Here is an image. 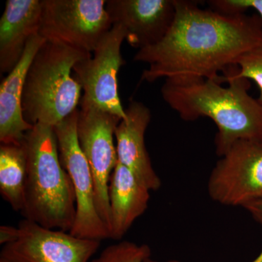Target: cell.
Here are the masks:
<instances>
[{
  "label": "cell",
  "instance_id": "obj_1",
  "mask_svg": "<svg viewBox=\"0 0 262 262\" xmlns=\"http://www.w3.org/2000/svg\"><path fill=\"white\" fill-rule=\"evenodd\" d=\"M175 19L165 37L134 56V61L149 64L141 81L208 79L223 84L220 73L262 41L258 14L203 9L187 0H175Z\"/></svg>",
  "mask_w": 262,
  "mask_h": 262
},
{
  "label": "cell",
  "instance_id": "obj_2",
  "mask_svg": "<svg viewBox=\"0 0 262 262\" xmlns=\"http://www.w3.org/2000/svg\"><path fill=\"white\" fill-rule=\"evenodd\" d=\"M224 87L208 79L165 80L161 88L164 101L184 121L200 117L211 119L216 125L215 151L222 157L234 143L262 142V106L249 94V80L236 75V66L222 74Z\"/></svg>",
  "mask_w": 262,
  "mask_h": 262
},
{
  "label": "cell",
  "instance_id": "obj_3",
  "mask_svg": "<svg viewBox=\"0 0 262 262\" xmlns=\"http://www.w3.org/2000/svg\"><path fill=\"white\" fill-rule=\"evenodd\" d=\"M25 220L70 232L76 216L75 190L60 160L54 127L37 124L26 134Z\"/></svg>",
  "mask_w": 262,
  "mask_h": 262
},
{
  "label": "cell",
  "instance_id": "obj_4",
  "mask_svg": "<svg viewBox=\"0 0 262 262\" xmlns=\"http://www.w3.org/2000/svg\"><path fill=\"white\" fill-rule=\"evenodd\" d=\"M91 56L63 43H43L24 84L22 108L26 121L54 127L77 110L82 89L72 72L76 63Z\"/></svg>",
  "mask_w": 262,
  "mask_h": 262
},
{
  "label": "cell",
  "instance_id": "obj_5",
  "mask_svg": "<svg viewBox=\"0 0 262 262\" xmlns=\"http://www.w3.org/2000/svg\"><path fill=\"white\" fill-rule=\"evenodd\" d=\"M104 0H42L39 34L76 49L94 53L113 27Z\"/></svg>",
  "mask_w": 262,
  "mask_h": 262
},
{
  "label": "cell",
  "instance_id": "obj_6",
  "mask_svg": "<svg viewBox=\"0 0 262 262\" xmlns=\"http://www.w3.org/2000/svg\"><path fill=\"white\" fill-rule=\"evenodd\" d=\"M79 110L54 127L60 160L70 176L76 198V216L70 233L80 238H110L106 225L98 214L95 200L94 177L79 145L77 123Z\"/></svg>",
  "mask_w": 262,
  "mask_h": 262
},
{
  "label": "cell",
  "instance_id": "obj_7",
  "mask_svg": "<svg viewBox=\"0 0 262 262\" xmlns=\"http://www.w3.org/2000/svg\"><path fill=\"white\" fill-rule=\"evenodd\" d=\"M125 39L124 29L113 25L98 42L94 55L76 63L73 68L76 80L84 91L80 105L92 106L121 120L126 114L119 96L117 75L125 64L121 54Z\"/></svg>",
  "mask_w": 262,
  "mask_h": 262
},
{
  "label": "cell",
  "instance_id": "obj_8",
  "mask_svg": "<svg viewBox=\"0 0 262 262\" xmlns=\"http://www.w3.org/2000/svg\"><path fill=\"white\" fill-rule=\"evenodd\" d=\"M80 107L77 123V139L94 177L98 214L110 233L108 183L118 162L114 137L115 129L122 120L92 106L80 105Z\"/></svg>",
  "mask_w": 262,
  "mask_h": 262
},
{
  "label": "cell",
  "instance_id": "obj_9",
  "mask_svg": "<svg viewBox=\"0 0 262 262\" xmlns=\"http://www.w3.org/2000/svg\"><path fill=\"white\" fill-rule=\"evenodd\" d=\"M208 192L224 206H241L262 200V142L234 143L210 175Z\"/></svg>",
  "mask_w": 262,
  "mask_h": 262
},
{
  "label": "cell",
  "instance_id": "obj_10",
  "mask_svg": "<svg viewBox=\"0 0 262 262\" xmlns=\"http://www.w3.org/2000/svg\"><path fill=\"white\" fill-rule=\"evenodd\" d=\"M18 227V239L3 246L0 262H89L101 242L46 228L25 219Z\"/></svg>",
  "mask_w": 262,
  "mask_h": 262
},
{
  "label": "cell",
  "instance_id": "obj_11",
  "mask_svg": "<svg viewBox=\"0 0 262 262\" xmlns=\"http://www.w3.org/2000/svg\"><path fill=\"white\" fill-rule=\"evenodd\" d=\"M106 10L113 26H120L125 40L139 50L160 42L176 16L175 0H108Z\"/></svg>",
  "mask_w": 262,
  "mask_h": 262
},
{
  "label": "cell",
  "instance_id": "obj_12",
  "mask_svg": "<svg viewBox=\"0 0 262 262\" xmlns=\"http://www.w3.org/2000/svg\"><path fill=\"white\" fill-rule=\"evenodd\" d=\"M125 114L126 117L115 131L118 162L134 172L150 190H158L161 179L153 168L144 141L151 120L149 108L133 100L125 108Z\"/></svg>",
  "mask_w": 262,
  "mask_h": 262
},
{
  "label": "cell",
  "instance_id": "obj_13",
  "mask_svg": "<svg viewBox=\"0 0 262 262\" xmlns=\"http://www.w3.org/2000/svg\"><path fill=\"white\" fill-rule=\"evenodd\" d=\"M39 34L27 43L21 59L0 85V141L4 144H21L33 125L26 121L22 108L24 84L31 63L46 42Z\"/></svg>",
  "mask_w": 262,
  "mask_h": 262
},
{
  "label": "cell",
  "instance_id": "obj_14",
  "mask_svg": "<svg viewBox=\"0 0 262 262\" xmlns=\"http://www.w3.org/2000/svg\"><path fill=\"white\" fill-rule=\"evenodd\" d=\"M40 0H8L0 19V72L10 73L21 59L27 43L38 35Z\"/></svg>",
  "mask_w": 262,
  "mask_h": 262
},
{
  "label": "cell",
  "instance_id": "obj_15",
  "mask_svg": "<svg viewBox=\"0 0 262 262\" xmlns=\"http://www.w3.org/2000/svg\"><path fill=\"white\" fill-rule=\"evenodd\" d=\"M150 189L130 169L117 162L108 183L110 238L119 241L147 209Z\"/></svg>",
  "mask_w": 262,
  "mask_h": 262
},
{
  "label": "cell",
  "instance_id": "obj_16",
  "mask_svg": "<svg viewBox=\"0 0 262 262\" xmlns=\"http://www.w3.org/2000/svg\"><path fill=\"white\" fill-rule=\"evenodd\" d=\"M27 176V151L21 144L0 146V193L15 211L24 206Z\"/></svg>",
  "mask_w": 262,
  "mask_h": 262
},
{
  "label": "cell",
  "instance_id": "obj_17",
  "mask_svg": "<svg viewBox=\"0 0 262 262\" xmlns=\"http://www.w3.org/2000/svg\"><path fill=\"white\" fill-rule=\"evenodd\" d=\"M151 248L147 245L122 241L105 248L91 262H145L151 258Z\"/></svg>",
  "mask_w": 262,
  "mask_h": 262
},
{
  "label": "cell",
  "instance_id": "obj_18",
  "mask_svg": "<svg viewBox=\"0 0 262 262\" xmlns=\"http://www.w3.org/2000/svg\"><path fill=\"white\" fill-rule=\"evenodd\" d=\"M236 75L253 80L259 89L258 102L262 106V41L257 46L245 52L234 61Z\"/></svg>",
  "mask_w": 262,
  "mask_h": 262
},
{
  "label": "cell",
  "instance_id": "obj_19",
  "mask_svg": "<svg viewBox=\"0 0 262 262\" xmlns=\"http://www.w3.org/2000/svg\"><path fill=\"white\" fill-rule=\"evenodd\" d=\"M208 4L211 9L229 14L246 13L248 9H253L262 19V0H212Z\"/></svg>",
  "mask_w": 262,
  "mask_h": 262
},
{
  "label": "cell",
  "instance_id": "obj_20",
  "mask_svg": "<svg viewBox=\"0 0 262 262\" xmlns=\"http://www.w3.org/2000/svg\"><path fill=\"white\" fill-rule=\"evenodd\" d=\"M18 227L13 226L2 225L0 227V244L5 245L11 244L18 239Z\"/></svg>",
  "mask_w": 262,
  "mask_h": 262
},
{
  "label": "cell",
  "instance_id": "obj_21",
  "mask_svg": "<svg viewBox=\"0 0 262 262\" xmlns=\"http://www.w3.org/2000/svg\"><path fill=\"white\" fill-rule=\"evenodd\" d=\"M244 208L251 213L253 220L262 225V200L249 203Z\"/></svg>",
  "mask_w": 262,
  "mask_h": 262
},
{
  "label": "cell",
  "instance_id": "obj_22",
  "mask_svg": "<svg viewBox=\"0 0 262 262\" xmlns=\"http://www.w3.org/2000/svg\"><path fill=\"white\" fill-rule=\"evenodd\" d=\"M252 262H262V249L261 253H259V255H258L257 257L255 258V259L253 260Z\"/></svg>",
  "mask_w": 262,
  "mask_h": 262
},
{
  "label": "cell",
  "instance_id": "obj_23",
  "mask_svg": "<svg viewBox=\"0 0 262 262\" xmlns=\"http://www.w3.org/2000/svg\"><path fill=\"white\" fill-rule=\"evenodd\" d=\"M145 262H160L158 261H155V260L151 259V258H148L146 259ZM166 262H179L178 261H176V260H170V261H166Z\"/></svg>",
  "mask_w": 262,
  "mask_h": 262
}]
</instances>
